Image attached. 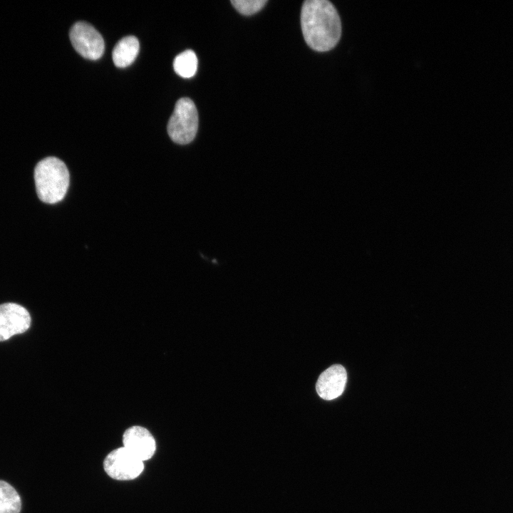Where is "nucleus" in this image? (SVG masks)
<instances>
[{"instance_id": "f257e3e1", "label": "nucleus", "mask_w": 513, "mask_h": 513, "mask_svg": "<svg viewBox=\"0 0 513 513\" xmlns=\"http://www.w3.org/2000/svg\"><path fill=\"white\" fill-rule=\"evenodd\" d=\"M301 25L304 40L314 51L333 48L341 36V21L337 10L327 0H307L302 5Z\"/></svg>"}, {"instance_id": "6e6552de", "label": "nucleus", "mask_w": 513, "mask_h": 513, "mask_svg": "<svg viewBox=\"0 0 513 513\" xmlns=\"http://www.w3.org/2000/svg\"><path fill=\"white\" fill-rule=\"evenodd\" d=\"M347 380L346 370L341 365H333L318 377L316 384L318 395L325 400H333L340 396Z\"/></svg>"}, {"instance_id": "7ed1b4c3", "label": "nucleus", "mask_w": 513, "mask_h": 513, "mask_svg": "<svg viewBox=\"0 0 513 513\" xmlns=\"http://www.w3.org/2000/svg\"><path fill=\"white\" fill-rule=\"evenodd\" d=\"M198 128V113L189 98H180L167 123V133L172 141L185 145L193 140Z\"/></svg>"}, {"instance_id": "423d86ee", "label": "nucleus", "mask_w": 513, "mask_h": 513, "mask_svg": "<svg viewBox=\"0 0 513 513\" xmlns=\"http://www.w3.org/2000/svg\"><path fill=\"white\" fill-rule=\"evenodd\" d=\"M30 324V314L22 306L15 303L0 305V341L25 332Z\"/></svg>"}, {"instance_id": "20e7f679", "label": "nucleus", "mask_w": 513, "mask_h": 513, "mask_svg": "<svg viewBox=\"0 0 513 513\" xmlns=\"http://www.w3.org/2000/svg\"><path fill=\"white\" fill-rule=\"evenodd\" d=\"M70 39L76 51L86 58L96 60L104 52L101 34L87 22L75 23L70 30Z\"/></svg>"}, {"instance_id": "9b49d317", "label": "nucleus", "mask_w": 513, "mask_h": 513, "mask_svg": "<svg viewBox=\"0 0 513 513\" xmlns=\"http://www.w3.org/2000/svg\"><path fill=\"white\" fill-rule=\"evenodd\" d=\"M197 63L195 53L192 50H186L175 58L173 68L179 76L191 78L197 71Z\"/></svg>"}, {"instance_id": "1a4fd4ad", "label": "nucleus", "mask_w": 513, "mask_h": 513, "mask_svg": "<svg viewBox=\"0 0 513 513\" xmlns=\"http://www.w3.org/2000/svg\"><path fill=\"white\" fill-rule=\"evenodd\" d=\"M140 44L134 36H127L121 38L115 46L112 56L114 64L119 68L130 65L138 53Z\"/></svg>"}, {"instance_id": "0eeeda50", "label": "nucleus", "mask_w": 513, "mask_h": 513, "mask_svg": "<svg viewBox=\"0 0 513 513\" xmlns=\"http://www.w3.org/2000/svg\"><path fill=\"white\" fill-rule=\"evenodd\" d=\"M123 443L124 447L142 462L150 459L156 450L153 436L140 426L127 429L123 436Z\"/></svg>"}, {"instance_id": "9d476101", "label": "nucleus", "mask_w": 513, "mask_h": 513, "mask_svg": "<svg viewBox=\"0 0 513 513\" xmlns=\"http://www.w3.org/2000/svg\"><path fill=\"white\" fill-rule=\"evenodd\" d=\"M21 500L16 489L0 480V513H20Z\"/></svg>"}, {"instance_id": "f8f14e48", "label": "nucleus", "mask_w": 513, "mask_h": 513, "mask_svg": "<svg viewBox=\"0 0 513 513\" xmlns=\"http://www.w3.org/2000/svg\"><path fill=\"white\" fill-rule=\"evenodd\" d=\"M232 6L243 15H252L260 11L267 0H232Z\"/></svg>"}, {"instance_id": "f03ea898", "label": "nucleus", "mask_w": 513, "mask_h": 513, "mask_svg": "<svg viewBox=\"0 0 513 513\" xmlns=\"http://www.w3.org/2000/svg\"><path fill=\"white\" fill-rule=\"evenodd\" d=\"M34 180L38 198L47 204L63 199L69 186V172L66 164L56 157L39 161L34 170Z\"/></svg>"}, {"instance_id": "39448f33", "label": "nucleus", "mask_w": 513, "mask_h": 513, "mask_svg": "<svg viewBox=\"0 0 513 513\" xmlns=\"http://www.w3.org/2000/svg\"><path fill=\"white\" fill-rule=\"evenodd\" d=\"M105 472L111 478L118 480H130L138 477L144 469L143 462L125 447L111 451L103 462Z\"/></svg>"}]
</instances>
